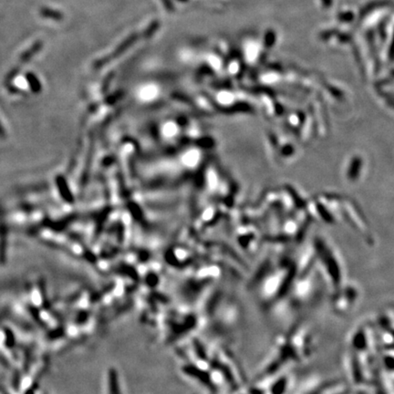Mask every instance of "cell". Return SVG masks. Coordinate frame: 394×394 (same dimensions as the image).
Returning <instances> with one entry per match:
<instances>
[{
	"mask_svg": "<svg viewBox=\"0 0 394 394\" xmlns=\"http://www.w3.org/2000/svg\"><path fill=\"white\" fill-rule=\"evenodd\" d=\"M163 2H164V4L166 5V7H168L167 9H171L172 8V5L170 4V2H169V0H162Z\"/></svg>",
	"mask_w": 394,
	"mask_h": 394,
	"instance_id": "obj_1",
	"label": "cell"
}]
</instances>
